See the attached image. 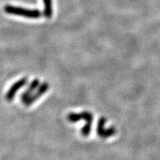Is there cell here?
I'll list each match as a JSON object with an SVG mask.
<instances>
[{"instance_id":"52a82bcc","label":"cell","mask_w":160,"mask_h":160,"mask_svg":"<svg viewBox=\"0 0 160 160\" xmlns=\"http://www.w3.org/2000/svg\"><path fill=\"white\" fill-rule=\"evenodd\" d=\"M44 4L43 15L46 18H51L53 13L52 0H43Z\"/></svg>"},{"instance_id":"8992f818","label":"cell","mask_w":160,"mask_h":160,"mask_svg":"<svg viewBox=\"0 0 160 160\" xmlns=\"http://www.w3.org/2000/svg\"><path fill=\"white\" fill-rule=\"evenodd\" d=\"M39 84V80L38 79H35L33 80L31 83L29 85L28 88L25 90L24 92L22 94L21 99L23 103L26 102L27 99L34 92V91L37 89Z\"/></svg>"},{"instance_id":"277c9868","label":"cell","mask_w":160,"mask_h":160,"mask_svg":"<svg viewBox=\"0 0 160 160\" xmlns=\"http://www.w3.org/2000/svg\"><path fill=\"white\" fill-rule=\"evenodd\" d=\"M27 83L28 79L26 78H23L19 79L16 82H15L7 92L6 94V99L9 102H12L17 92L20 89H22L23 87L26 86Z\"/></svg>"},{"instance_id":"5b68a950","label":"cell","mask_w":160,"mask_h":160,"mask_svg":"<svg viewBox=\"0 0 160 160\" xmlns=\"http://www.w3.org/2000/svg\"><path fill=\"white\" fill-rule=\"evenodd\" d=\"M106 119L104 118H102L99 119V121L98 124V128H97V133L98 136L103 138H108L109 137H111L116 133V130L114 128H109L108 129H104L105 123H106Z\"/></svg>"},{"instance_id":"3957f363","label":"cell","mask_w":160,"mask_h":160,"mask_svg":"<svg viewBox=\"0 0 160 160\" xmlns=\"http://www.w3.org/2000/svg\"><path fill=\"white\" fill-rule=\"evenodd\" d=\"M49 84L46 82H43L42 84H39L37 89L34 91V92L27 99L26 101L23 103L26 105V106H31L32 104H33L34 102H36L38 99L41 98L43 95L46 93V92L49 89Z\"/></svg>"},{"instance_id":"7a4b0ae2","label":"cell","mask_w":160,"mask_h":160,"mask_svg":"<svg viewBox=\"0 0 160 160\" xmlns=\"http://www.w3.org/2000/svg\"><path fill=\"white\" fill-rule=\"evenodd\" d=\"M68 121L71 122H76L79 120H85L86 124L82 129V133L83 136H88L92 130V125L93 121V115L88 112H83L80 113H70L68 116Z\"/></svg>"},{"instance_id":"6da1fadb","label":"cell","mask_w":160,"mask_h":160,"mask_svg":"<svg viewBox=\"0 0 160 160\" xmlns=\"http://www.w3.org/2000/svg\"><path fill=\"white\" fill-rule=\"evenodd\" d=\"M6 13L15 16H19L29 19H38L42 16V12L36 9H26L21 7L13 6L11 5H6L4 7Z\"/></svg>"}]
</instances>
